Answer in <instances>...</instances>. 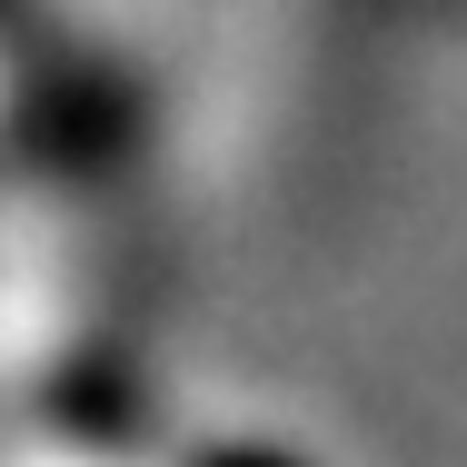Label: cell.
Instances as JSON below:
<instances>
[{"label":"cell","mask_w":467,"mask_h":467,"mask_svg":"<svg viewBox=\"0 0 467 467\" xmlns=\"http://www.w3.org/2000/svg\"><path fill=\"white\" fill-rule=\"evenodd\" d=\"M209 467H279V458H209Z\"/></svg>","instance_id":"1"}]
</instances>
